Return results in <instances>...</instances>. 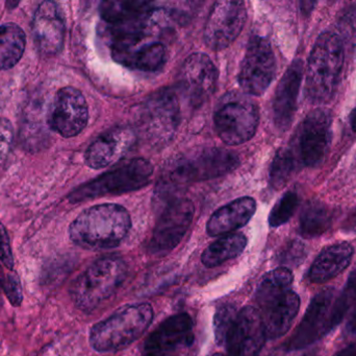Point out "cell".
Here are the masks:
<instances>
[{
	"label": "cell",
	"instance_id": "cell-25",
	"mask_svg": "<svg viewBox=\"0 0 356 356\" xmlns=\"http://www.w3.org/2000/svg\"><path fill=\"white\" fill-rule=\"evenodd\" d=\"M26 36L19 25L6 23L0 26V69L13 68L22 58Z\"/></svg>",
	"mask_w": 356,
	"mask_h": 356
},
{
	"label": "cell",
	"instance_id": "cell-5",
	"mask_svg": "<svg viewBox=\"0 0 356 356\" xmlns=\"http://www.w3.org/2000/svg\"><path fill=\"white\" fill-rule=\"evenodd\" d=\"M127 275V265L120 257H102L75 279L71 299L77 309L92 313L116 294Z\"/></svg>",
	"mask_w": 356,
	"mask_h": 356
},
{
	"label": "cell",
	"instance_id": "cell-33",
	"mask_svg": "<svg viewBox=\"0 0 356 356\" xmlns=\"http://www.w3.org/2000/svg\"><path fill=\"white\" fill-rule=\"evenodd\" d=\"M14 142V127L8 119L0 118V169L10 156Z\"/></svg>",
	"mask_w": 356,
	"mask_h": 356
},
{
	"label": "cell",
	"instance_id": "cell-7",
	"mask_svg": "<svg viewBox=\"0 0 356 356\" xmlns=\"http://www.w3.org/2000/svg\"><path fill=\"white\" fill-rule=\"evenodd\" d=\"M154 167L143 158L131 159L121 167L79 186L69 196L71 203L141 189L149 183Z\"/></svg>",
	"mask_w": 356,
	"mask_h": 356
},
{
	"label": "cell",
	"instance_id": "cell-18",
	"mask_svg": "<svg viewBox=\"0 0 356 356\" xmlns=\"http://www.w3.org/2000/svg\"><path fill=\"white\" fill-rule=\"evenodd\" d=\"M136 141L135 130L125 125L113 127L90 144L86 152V163L94 169L110 167L127 156Z\"/></svg>",
	"mask_w": 356,
	"mask_h": 356
},
{
	"label": "cell",
	"instance_id": "cell-24",
	"mask_svg": "<svg viewBox=\"0 0 356 356\" xmlns=\"http://www.w3.org/2000/svg\"><path fill=\"white\" fill-rule=\"evenodd\" d=\"M247 246V238L243 233L222 236L209 245L201 255V261L207 268H216L242 254Z\"/></svg>",
	"mask_w": 356,
	"mask_h": 356
},
{
	"label": "cell",
	"instance_id": "cell-35",
	"mask_svg": "<svg viewBox=\"0 0 356 356\" xmlns=\"http://www.w3.org/2000/svg\"><path fill=\"white\" fill-rule=\"evenodd\" d=\"M305 257V247L298 242H291L290 246L284 251L282 259L291 263V261H300Z\"/></svg>",
	"mask_w": 356,
	"mask_h": 356
},
{
	"label": "cell",
	"instance_id": "cell-6",
	"mask_svg": "<svg viewBox=\"0 0 356 356\" xmlns=\"http://www.w3.org/2000/svg\"><path fill=\"white\" fill-rule=\"evenodd\" d=\"M259 107L245 93L228 92L216 107L213 123L220 139L228 146L249 141L257 133Z\"/></svg>",
	"mask_w": 356,
	"mask_h": 356
},
{
	"label": "cell",
	"instance_id": "cell-37",
	"mask_svg": "<svg viewBox=\"0 0 356 356\" xmlns=\"http://www.w3.org/2000/svg\"><path fill=\"white\" fill-rule=\"evenodd\" d=\"M346 332L349 336H356V309L349 318L346 326Z\"/></svg>",
	"mask_w": 356,
	"mask_h": 356
},
{
	"label": "cell",
	"instance_id": "cell-19",
	"mask_svg": "<svg viewBox=\"0 0 356 356\" xmlns=\"http://www.w3.org/2000/svg\"><path fill=\"white\" fill-rule=\"evenodd\" d=\"M33 36L38 49L46 56H54L64 45L66 24L64 15L56 2L39 4L33 19Z\"/></svg>",
	"mask_w": 356,
	"mask_h": 356
},
{
	"label": "cell",
	"instance_id": "cell-29",
	"mask_svg": "<svg viewBox=\"0 0 356 356\" xmlns=\"http://www.w3.org/2000/svg\"><path fill=\"white\" fill-rule=\"evenodd\" d=\"M298 167L290 148L278 150L270 169V183L272 187L275 189L284 188Z\"/></svg>",
	"mask_w": 356,
	"mask_h": 356
},
{
	"label": "cell",
	"instance_id": "cell-15",
	"mask_svg": "<svg viewBox=\"0 0 356 356\" xmlns=\"http://www.w3.org/2000/svg\"><path fill=\"white\" fill-rule=\"evenodd\" d=\"M218 77L217 67L209 56L196 52L184 61L180 69V89L192 106L198 107L213 95Z\"/></svg>",
	"mask_w": 356,
	"mask_h": 356
},
{
	"label": "cell",
	"instance_id": "cell-23",
	"mask_svg": "<svg viewBox=\"0 0 356 356\" xmlns=\"http://www.w3.org/2000/svg\"><path fill=\"white\" fill-rule=\"evenodd\" d=\"M353 248L348 242L326 247L318 255L309 270V279L314 284H324L337 277L350 265Z\"/></svg>",
	"mask_w": 356,
	"mask_h": 356
},
{
	"label": "cell",
	"instance_id": "cell-41",
	"mask_svg": "<svg viewBox=\"0 0 356 356\" xmlns=\"http://www.w3.org/2000/svg\"><path fill=\"white\" fill-rule=\"evenodd\" d=\"M305 356H312V355H305Z\"/></svg>",
	"mask_w": 356,
	"mask_h": 356
},
{
	"label": "cell",
	"instance_id": "cell-36",
	"mask_svg": "<svg viewBox=\"0 0 356 356\" xmlns=\"http://www.w3.org/2000/svg\"><path fill=\"white\" fill-rule=\"evenodd\" d=\"M341 297L349 307H351L353 301L356 300V269L349 276L348 281H347L344 292L341 294Z\"/></svg>",
	"mask_w": 356,
	"mask_h": 356
},
{
	"label": "cell",
	"instance_id": "cell-28",
	"mask_svg": "<svg viewBox=\"0 0 356 356\" xmlns=\"http://www.w3.org/2000/svg\"><path fill=\"white\" fill-rule=\"evenodd\" d=\"M332 223V215L327 206L320 201H309L301 212L299 229L303 238H318L330 229Z\"/></svg>",
	"mask_w": 356,
	"mask_h": 356
},
{
	"label": "cell",
	"instance_id": "cell-27",
	"mask_svg": "<svg viewBox=\"0 0 356 356\" xmlns=\"http://www.w3.org/2000/svg\"><path fill=\"white\" fill-rule=\"evenodd\" d=\"M294 276L286 268H278L264 276L257 288L255 299L259 309H263L275 299L286 294L292 286Z\"/></svg>",
	"mask_w": 356,
	"mask_h": 356
},
{
	"label": "cell",
	"instance_id": "cell-21",
	"mask_svg": "<svg viewBox=\"0 0 356 356\" xmlns=\"http://www.w3.org/2000/svg\"><path fill=\"white\" fill-rule=\"evenodd\" d=\"M300 309V298L289 291L261 309V321L267 339L276 340L286 334Z\"/></svg>",
	"mask_w": 356,
	"mask_h": 356
},
{
	"label": "cell",
	"instance_id": "cell-16",
	"mask_svg": "<svg viewBox=\"0 0 356 356\" xmlns=\"http://www.w3.org/2000/svg\"><path fill=\"white\" fill-rule=\"evenodd\" d=\"M88 119L89 110L83 93L73 87L58 90L48 119L51 129L63 137H74L85 129Z\"/></svg>",
	"mask_w": 356,
	"mask_h": 356
},
{
	"label": "cell",
	"instance_id": "cell-3",
	"mask_svg": "<svg viewBox=\"0 0 356 356\" xmlns=\"http://www.w3.org/2000/svg\"><path fill=\"white\" fill-rule=\"evenodd\" d=\"M344 45L340 36L330 31L318 37L307 63L305 91L314 104H327L340 84L344 65Z\"/></svg>",
	"mask_w": 356,
	"mask_h": 356
},
{
	"label": "cell",
	"instance_id": "cell-1",
	"mask_svg": "<svg viewBox=\"0 0 356 356\" xmlns=\"http://www.w3.org/2000/svg\"><path fill=\"white\" fill-rule=\"evenodd\" d=\"M131 228L129 211L118 204H100L83 210L69 228L76 246L90 251L117 248Z\"/></svg>",
	"mask_w": 356,
	"mask_h": 356
},
{
	"label": "cell",
	"instance_id": "cell-13",
	"mask_svg": "<svg viewBox=\"0 0 356 356\" xmlns=\"http://www.w3.org/2000/svg\"><path fill=\"white\" fill-rule=\"evenodd\" d=\"M247 8L243 1H217L211 8L205 23L203 40L211 49H225L243 31Z\"/></svg>",
	"mask_w": 356,
	"mask_h": 356
},
{
	"label": "cell",
	"instance_id": "cell-31",
	"mask_svg": "<svg viewBox=\"0 0 356 356\" xmlns=\"http://www.w3.org/2000/svg\"><path fill=\"white\" fill-rule=\"evenodd\" d=\"M238 311L234 305L225 304L220 307L213 318V330H215L216 342L223 346L226 334L230 326L234 323Z\"/></svg>",
	"mask_w": 356,
	"mask_h": 356
},
{
	"label": "cell",
	"instance_id": "cell-9",
	"mask_svg": "<svg viewBox=\"0 0 356 356\" xmlns=\"http://www.w3.org/2000/svg\"><path fill=\"white\" fill-rule=\"evenodd\" d=\"M330 141L332 117L327 111L316 109L301 123L290 148L298 165L313 167L323 160Z\"/></svg>",
	"mask_w": 356,
	"mask_h": 356
},
{
	"label": "cell",
	"instance_id": "cell-39",
	"mask_svg": "<svg viewBox=\"0 0 356 356\" xmlns=\"http://www.w3.org/2000/svg\"><path fill=\"white\" fill-rule=\"evenodd\" d=\"M350 125L351 127H353V132H355L356 133V106L350 114Z\"/></svg>",
	"mask_w": 356,
	"mask_h": 356
},
{
	"label": "cell",
	"instance_id": "cell-8",
	"mask_svg": "<svg viewBox=\"0 0 356 356\" xmlns=\"http://www.w3.org/2000/svg\"><path fill=\"white\" fill-rule=\"evenodd\" d=\"M179 123V102L177 93L170 89L154 92L138 112V127L152 146L168 144L177 133Z\"/></svg>",
	"mask_w": 356,
	"mask_h": 356
},
{
	"label": "cell",
	"instance_id": "cell-30",
	"mask_svg": "<svg viewBox=\"0 0 356 356\" xmlns=\"http://www.w3.org/2000/svg\"><path fill=\"white\" fill-rule=\"evenodd\" d=\"M299 204L298 194L294 192H288L280 199L269 215V224L276 228L288 223L296 211Z\"/></svg>",
	"mask_w": 356,
	"mask_h": 356
},
{
	"label": "cell",
	"instance_id": "cell-14",
	"mask_svg": "<svg viewBox=\"0 0 356 356\" xmlns=\"http://www.w3.org/2000/svg\"><path fill=\"white\" fill-rule=\"evenodd\" d=\"M266 340L261 313L255 307H247L238 311L223 346L228 356H257Z\"/></svg>",
	"mask_w": 356,
	"mask_h": 356
},
{
	"label": "cell",
	"instance_id": "cell-32",
	"mask_svg": "<svg viewBox=\"0 0 356 356\" xmlns=\"http://www.w3.org/2000/svg\"><path fill=\"white\" fill-rule=\"evenodd\" d=\"M0 291L4 293L13 307H19L22 303L23 295L20 280L14 272L6 274L0 265Z\"/></svg>",
	"mask_w": 356,
	"mask_h": 356
},
{
	"label": "cell",
	"instance_id": "cell-10",
	"mask_svg": "<svg viewBox=\"0 0 356 356\" xmlns=\"http://www.w3.org/2000/svg\"><path fill=\"white\" fill-rule=\"evenodd\" d=\"M194 213V205L186 199L167 203L148 242L147 252L164 256L177 248L190 228Z\"/></svg>",
	"mask_w": 356,
	"mask_h": 356
},
{
	"label": "cell",
	"instance_id": "cell-34",
	"mask_svg": "<svg viewBox=\"0 0 356 356\" xmlns=\"http://www.w3.org/2000/svg\"><path fill=\"white\" fill-rule=\"evenodd\" d=\"M0 261L10 271L14 269V257L10 248V238L1 222H0Z\"/></svg>",
	"mask_w": 356,
	"mask_h": 356
},
{
	"label": "cell",
	"instance_id": "cell-12",
	"mask_svg": "<svg viewBox=\"0 0 356 356\" xmlns=\"http://www.w3.org/2000/svg\"><path fill=\"white\" fill-rule=\"evenodd\" d=\"M337 297L334 288H328L315 296L302 321L286 343V350L305 348L336 327L334 311Z\"/></svg>",
	"mask_w": 356,
	"mask_h": 356
},
{
	"label": "cell",
	"instance_id": "cell-26",
	"mask_svg": "<svg viewBox=\"0 0 356 356\" xmlns=\"http://www.w3.org/2000/svg\"><path fill=\"white\" fill-rule=\"evenodd\" d=\"M147 1H104L100 4L102 18L111 25L138 20L154 10Z\"/></svg>",
	"mask_w": 356,
	"mask_h": 356
},
{
	"label": "cell",
	"instance_id": "cell-38",
	"mask_svg": "<svg viewBox=\"0 0 356 356\" xmlns=\"http://www.w3.org/2000/svg\"><path fill=\"white\" fill-rule=\"evenodd\" d=\"M336 356H356V340L351 343L349 346H347L346 348L339 351Z\"/></svg>",
	"mask_w": 356,
	"mask_h": 356
},
{
	"label": "cell",
	"instance_id": "cell-2",
	"mask_svg": "<svg viewBox=\"0 0 356 356\" xmlns=\"http://www.w3.org/2000/svg\"><path fill=\"white\" fill-rule=\"evenodd\" d=\"M238 158L234 153L223 148H211L179 157L165 169L156 194L164 198L173 190L186 184L207 181L227 175L238 167Z\"/></svg>",
	"mask_w": 356,
	"mask_h": 356
},
{
	"label": "cell",
	"instance_id": "cell-17",
	"mask_svg": "<svg viewBox=\"0 0 356 356\" xmlns=\"http://www.w3.org/2000/svg\"><path fill=\"white\" fill-rule=\"evenodd\" d=\"M193 321L188 314L165 320L144 343L143 356H173L194 343Z\"/></svg>",
	"mask_w": 356,
	"mask_h": 356
},
{
	"label": "cell",
	"instance_id": "cell-22",
	"mask_svg": "<svg viewBox=\"0 0 356 356\" xmlns=\"http://www.w3.org/2000/svg\"><path fill=\"white\" fill-rule=\"evenodd\" d=\"M255 211L257 202L254 199L249 196L236 199L211 215L207 224V234L209 236L232 234V232L247 225Z\"/></svg>",
	"mask_w": 356,
	"mask_h": 356
},
{
	"label": "cell",
	"instance_id": "cell-20",
	"mask_svg": "<svg viewBox=\"0 0 356 356\" xmlns=\"http://www.w3.org/2000/svg\"><path fill=\"white\" fill-rule=\"evenodd\" d=\"M302 77L303 62L297 59L282 75L276 88L273 100V121L280 131L290 129L294 121Z\"/></svg>",
	"mask_w": 356,
	"mask_h": 356
},
{
	"label": "cell",
	"instance_id": "cell-4",
	"mask_svg": "<svg viewBox=\"0 0 356 356\" xmlns=\"http://www.w3.org/2000/svg\"><path fill=\"white\" fill-rule=\"evenodd\" d=\"M152 319L154 309L148 303L125 305L92 327L90 344L100 353L122 350L145 334Z\"/></svg>",
	"mask_w": 356,
	"mask_h": 356
},
{
	"label": "cell",
	"instance_id": "cell-11",
	"mask_svg": "<svg viewBox=\"0 0 356 356\" xmlns=\"http://www.w3.org/2000/svg\"><path fill=\"white\" fill-rule=\"evenodd\" d=\"M276 75V60L271 44L265 38L249 40L238 81L247 95L259 96L269 88Z\"/></svg>",
	"mask_w": 356,
	"mask_h": 356
},
{
	"label": "cell",
	"instance_id": "cell-40",
	"mask_svg": "<svg viewBox=\"0 0 356 356\" xmlns=\"http://www.w3.org/2000/svg\"><path fill=\"white\" fill-rule=\"evenodd\" d=\"M209 356H228V355H222V353H215V355H209Z\"/></svg>",
	"mask_w": 356,
	"mask_h": 356
}]
</instances>
